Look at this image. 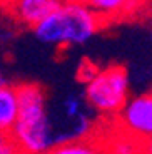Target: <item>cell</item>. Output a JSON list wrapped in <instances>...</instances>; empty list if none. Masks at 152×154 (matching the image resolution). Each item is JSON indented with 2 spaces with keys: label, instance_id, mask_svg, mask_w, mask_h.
Segmentation results:
<instances>
[{
  "label": "cell",
  "instance_id": "obj_7",
  "mask_svg": "<svg viewBox=\"0 0 152 154\" xmlns=\"http://www.w3.org/2000/svg\"><path fill=\"white\" fill-rule=\"evenodd\" d=\"M105 27L107 23L130 19L144 8L145 0H80Z\"/></svg>",
  "mask_w": 152,
  "mask_h": 154
},
{
  "label": "cell",
  "instance_id": "obj_8",
  "mask_svg": "<svg viewBox=\"0 0 152 154\" xmlns=\"http://www.w3.org/2000/svg\"><path fill=\"white\" fill-rule=\"evenodd\" d=\"M19 116V96L17 85L5 82L0 87V131L10 134Z\"/></svg>",
  "mask_w": 152,
  "mask_h": 154
},
{
  "label": "cell",
  "instance_id": "obj_2",
  "mask_svg": "<svg viewBox=\"0 0 152 154\" xmlns=\"http://www.w3.org/2000/svg\"><path fill=\"white\" fill-rule=\"evenodd\" d=\"M104 29L102 22L80 0L55 4L32 29L38 42L57 49L84 45Z\"/></svg>",
  "mask_w": 152,
  "mask_h": 154
},
{
  "label": "cell",
  "instance_id": "obj_12",
  "mask_svg": "<svg viewBox=\"0 0 152 154\" xmlns=\"http://www.w3.org/2000/svg\"><path fill=\"white\" fill-rule=\"evenodd\" d=\"M97 69H99V67L95 66V64H92V62H89V60H84L80 64L79 70H77V75H79V79L85 84V82L97 72Z\"/></svg>",
  "mask_w": 152,
  "mask_h": 154
},
{
  "label": "cell",
  "instance_id": "obj_16",
  "mask_svg": "<svg viewBox=\"0 0 152 154\" xmlns=\"http://www.w3.org/2000/svg\"><path fill=\"white\" fill-rule=\"evenodd\" d=\"M52 4H65V2H72V0H50Z\"/></svg>",
  "mask_w": 152,
  "mask_h": 154
},
{
  "label": "cell",
  "instance_id": "obj_13",
  "mask_svg": "<svg viewBox=\"0 0 152 154\" xmlns=\"http://www.w3.org/2000/svg\"><path fill=\"white\" fill-rule=\"evenodd\" d=\"M0 154H23V152L17 147V144L12 139H8V143L4 146V149L0 151Z\"/></svg>",
  "mask_w": 152,
  "mask_h": 154
},
{
  "label": "cell",
  "instance_id": "obj_14",
  "mask_svg": "<svg viewBox=\"0 0 152 154\" xmlns=\"http://www.w3.org/2000/svg\"><path fill=\"white\" fill-rule=\"evenodd\" d=\"M8 139H10V136L0 131V151L4 149V146H5V144H7V143H8Z\"/></svg>",
  "mask_w": 152,
  "mask_h": 154
},
{
  "label": "cell",
  "instance_id": "obj_17",
  "mask_svg": "<svg viewBox=\"0 0 152 154\" xmlns=\"http://www.w3.org/2000/svg\"><path fill=\"white\" fill-rule=\"evenodd\" d=\"M5 2H7V0H0V10H2V8H4V5H5Z\"/></svg>",
  "mask_w": 152,
  "mask_h": 154
},
{
  "label": "cell",
  "instance_id": "obj_5",
  "mask_svg": "<svg viewBox=\"0 0 152 154\" xmlns=\"http://www.w3.org/2000/svg\"><path fill=\"white\" fill-rule=\"evenodd\" d=\"M119 126L124 132L150 143L152 134V96L149 92L129 96L117 112Z\"/></svg>",
  "mask_w": 152,
  "mask_h": 154
},
{
  "label": "cell",
  "instance_id": "obj_10",
  "mask_svg": "<svg viewBox=\"0 0 152 154\" xmlns=\"http://www.w3.org/2000/svg\"><path fill=\"white\" fill-rule=\"evenodd\" d=\"M144 146H149L147 141H142L120 129V132L110 141L105 151L107 154H144Z\"/></svg>",
  "mask_w": 152,
  "mask_h": 154
},
{
  "label": "cell",
  "instance_id": "obj_11",
  "mask_svg": "<svg viewBox=\"0 0 152 154\" xmlns=\"http://www.w3.org/2000/svg\"><path fill=\"white\" fill-rule=\"evenodd\" d=\"M14 23L10 22V20L7 19V17H4V20L0 19V44H7L8 40H10L12 37H14Z\"/></svg>",
  "mask_w": 152,
  "mask_h": 154
},
{
  "label": "cell",
  "instance_id": "obj_6",
  "mask_svg": "<svg viewBox=\"0 0 152 154\" xmlns=\"http://www.w3.org/2000/svg\"><path fill=\"white\" fill-rule=\"evenodd\" d=\"M53 5L50 0H7L2 12L15 27L34 29Z\"/></svg>",
  "mask_w": 152,
  "mask_h": 154
},
{
  "label": "cell",
  "instance_id": "obj_1",
  "mask_svg": "<svg viewBox=\"0 0 152 154\" xmlns=\"http://www.w3.org/2000/svg\"><path fill=\"white\" fill-rule=\"evenodd\" d=\"M19 116L10 139L23 154H45L53 146V129L49 116V96L37 82L17 84Z\"/></svg>",
  "mask_w": 152,
  "mask_h": 154
},
{
  "label": "cell",
  "instance_id": "obj_15",
  "mask_svg": "<svg viewBox=\"0 0 152 154\" xmlns=\"http://www.w3.org/2000/svg\"><path fill=\"white\" fill-rule=\"evenodd\" d=\"M5 75H4V69H2V66H0V87H2V85L5 84Z\"/></svg>",
  "mask_w": 152,
  "mask_h": 154
},
{
  "label": "cell",
  "instance_id": "obj_9",
  "mask_svg": "<svg viewBox=\"0 0 152 154\" xmlns=\"http://www.w3.org/2000/svg\"><path fill=\"white\" fill-rule=\"evenodd\" d=\"M45 154H107L105 146L90 137L53 144Z\"/></svg>",
  "mask_w": 152,
  "mask_h": 154
},
{
  "label": "cell",
  "instance_id": "obj_4",
  "mask_svg": "<svg viewBox=\"0 0 152 154\" xmlns=\"http://www.w3.org/2000/svg\"><path fill=\"white\" fill-rule=\"evenodd\" d=\"M49 116L53 129V144L85 139L94 132V112L85 104L82 94L68 92L55 107L49 104Z\"/></svg>",
  "mask_w": 152,
  "mask_h": 154
},
{
  "label": "cell",
  "instance_id": "obj_3",
  "mask_svg": "<svg viewBox=\"0 0 152 154\" xmlns=\"http://www.w3.org/2000/svg\"><path fill=\"white\" fill-rule=\"evenodd\" d=\"M82 96L94 114L114 117L130 96V75L127 67L120 64L99 67L84 84Z\"/></svg>",
  "mask_w": 152,
  "mask_h": 154
}]
</instances>
